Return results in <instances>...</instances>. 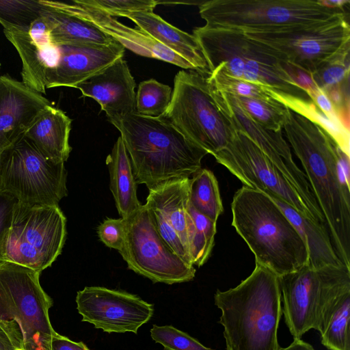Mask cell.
Segmentation results:
<instances>
[{
	"instance_id": "cell-10",
	"label": "cell",
	"mask_w": 350,
	"mask_h": 350,
	"mask_svg": "<svg viewBox=\"0 0 350 350\" xmlns=\"http://www.w3.org/2000/svg\"><path fill=\"white\" fill-rule=\"evenodd\" d=\"M66 218L59 206H30L17 202L5 249L4 261L41 273L62 253Z\"/></svg>"
},
{
	"instance_id": "cell-27",
	"label": "cell",
	"mask_w": 350,
	"mask_h": 350,
	"mask_svg": "<svg viewBox=\"0 0 350 350\" xmlns=\"http://www.w3.org/2000/svg\"><path fill=\"white\" fill-rule=\"evenodd\" d=\"M270 198L302 237L308 248L310 266L319 268L327 265H345L334 251L327 228L303 216L286 203L277 198Z\"/></svg>"
},
{
	"instance_id": "cell-26",
	"label": "cell",
	"mask_w": 350,
	"mask_h": 350,
	"mask_svg": "<svg viewBox=\"0 0 350 350\" xmlns=\"http://www.w3.org/2000/svg\"><path fill=\"white\" fill-rule=\"evenodd\" d=\"M110 176V190L116 208L126 219L134 214L142 204L137 197V183L129 154L120 136L106 159Z\"/></svg>"
},
{
	"instance_id": "cell-13",
	"label": "cell",
	"mask_w": 350,
	"mask_h": 350,
	"mask_svg": "<svg viewBox=\"0 0 350 350\" xmlns=\"http://www.w3.org/2000/svg\"><path fill=\"white\" fill-rule=\"evenodd\" d=\"M213 156L245 186L286 203L303 216L327 229L325 219L308 206L287 179L243 131L234 128L228 145Z\"/></svg>"
},
{
	"instance_id": "cell-39",
	"label": "cell",
	"mask_w": 350,
	"mask_h": 350,
	"mask_svg": "<svg viewBox=\"0 0 350 350\" xmlns=\"http://www.w3.org/2000/svg\"><path fill=\"white\" fill-rule=\"evenodd\" d=\"M148 208L154 226L161 239L176 254L188 264L193 265L191 257L175 230L165 221L159 211L150 207Z\"/></svg>"
},
{
	"instance_id": "cell-25",
	"label": "cell",
	"mask_w": 350,
	"mask_h": 350,
	"mask_svg": "<svg viewBox=\"0 0 350 350\" xmlns=\"http://www.w3.org/2000/svg\"><path fill=\"white\" fill-rule=\"evenodd\" d=\"M189 185L190 178L161 183L148 189L145 204L161 213L165 221L175 230L189 254V214L187 208L189 202Z\"/></svg>"
},
{
	"instance_id": "cell-15",
	"label": "cell",
	"mask_w": 350,
	"mask_h": 350,
	"mask_svg": "<svg viewBox=\"0 0 350 350\" xmlns=\"http://www.w3.org/2000/svg\"><path fill=\"white\" fill-rule=\"evenodd\" d=\"M210 88L219 108L234 127L245 133L258 146L308 206L325 219L306 174L293 159L290 146L283 137L282 131L275 132L262 127L245 112L232 95L211 85Z\"/></svg>"
},
{
	"instance_id": "cell-33",
	"label": "cell",
	"mask_w": 350,
	"mask_h": 350,
	"mask_svg": "<svg viewBox=\"0 0 350 350\" xmlns=\"http://www.w3.org/2000/svg\"><path fill=\"white\" fill-rule=\"evenodd\" d=\"M172 96V88L155 79L141 82L135 95V112L147 117L163 116Z\"/></svg>"
},
{
	"instance_id": "cell-11",
	"label": "cell",
	"mask_w": 350,
	"mask_h": 350,
	"mask_svg": "<svg viewBox=\"0 0 350 350\" xmlns=\"http://www.w3.org/2000/svg\"><path fill=\"white\" fill-rule=\"evenodd\" d=\"M347 17L280 29L241 31L276 51L286 64L309 76L350 44Z\"/></svg>"
},
{
	"instance_id": "cell-37",
	"label": "cell",
	"mask_w": 350,
	"mask_h": 350,
	"mask_svg": "<svg viewBox=\"0 0 350 350\" xmlns=\"http://www.w3.org/2000/svg\"><path fill=\"white\" fill-rule=\"evenodd\" d=\"M150 336L153 340L162 345L165 350H214L172 325H154Z\"/></svg>"
},
{
	"instance_id": "cell-42",
	"label": "cell",
	"mask_w": 350,
	"mask_h": 350,
	"mask_svg": "<svg viewBox=\"0 0 350 350\" xmlns=\"http://www.w3.org/2000/svg\"><path fill=\"white\" fill-rule=\"evenodd\" d=\"M21 345L12 328L0 322V350H16Z\"/></svg>"
},
{
	"instance_id": "cell-12",
	"label": "cell",
	"mask_w": 350,
	"mask_h": 350,
	"mask_svg": "<svg viewBox=\"0 0 350 350\" xmlns=\"http://www.w3.org/2000/svg\"><path fill=\"white\" fill-rule=\"evenodd\" d=\"M124 220L125 237L119 253L129 269L154 283L173 284L195 278L194 266L184 261L161 239L146 204Z\"/></svg>"
},
{
	"instance_id": "cell-45",
	"label": "cell",
	"mask_w": 350,
	"mask_h": 350,
	"mask_svg": "<svg viewBox=\"0 0 350 350\" xmlns=\"http://www.w3.org/2000/svg\"><path fill=\"white\" fill-rule=\"evenodd\" d=\"M16 350H25V349H17Z\"/></svg>"
},
{
	"instance_id": "cell-38",
	"label": "cell",
	"mask_w": 350,
	"mask_h": 350,
	"mask_svg": "<svg viewBox=\"0 0 350 350\" xmlns=\"http://www.w3.org/2000/svg\"><path fill=\"white\" fill-rule=\"evenodd\" d=\"M111 16H123L134 12H152L159 4L154 0H77Z\"/></svg>"
},
{
	"instance_id": "cell-46",
	"label": "cell",
	"mask_w": 350,
	"mask_h": 350,
	"mask_svg": "<svg viewBox=\"0 0 350 350\" xmlns=\"http://www.w3.org/2000/svg\"><path fill=\"white\" fill-rule=\"evenodd\" d=\"M0 69H1V62H0Z\"/></svg>"
},
{
	"instance_id": "cell-29",
	"label": "cell",
	"mask_w": 350,
	"mask_h": 350,
	"mask_svg": "<svg viewBox=\"0 0 350 350\" xmlns=\"http://www.w3.org/2000/svg\"><path fill=\"white\" fill-rule=\"evenodd\" d=\"M267 91L273 100L321 126L349 156V129L342 123L328 118L311 99H303L268 88Z\"/></svg>"
},
{
	"instance_id": "cell-31",
	"label": "cell",
	"mask_w": 350,
	"mask_h": 350,
	"mask_svg": "<svg viewBox=\"0 0 350 350\" xmlns=\"http://www.w3.org/2000/svg\"><path fill=\"white\" fill-rule=\"evenodd\" d=\"M188 241L193 265L202 266L214 246L216 223L198 213L189 202Z\"/></svg>"
},
{
	"instance_id": "cell-22",
	"label": "cell",
	"mask_w": 350,
	"mask_h": 350,
	"mask_svg": "<svg viewBox=\"0 0 350 350\" xmlns=\"http://www.w3.org/2000/svg\"><path fill=\"white\" fill-rule=\"evenodd\" d=\"M124 17L133 21L139 29L189 62L196 71L208 75L206 61L193 34L180 30L152 12H134Z\"/></svg>"
},
{
	"instance_id": "cell-18",
	"label": "cell",
	"mask_w": 350,
	"mask_h": 350,
	"mask_svg": "<svg viewBox=\"0 0 350 350\" xmlns=\"http://www.w3.org/2000/svg\"><path fill=\"white\" fill-rule=\"evenodd\" d=\"M58 58L46 72V88H75L77 85L123 57L124 47L118 42L57 46Z\"/></svg>"
},
{
	"instance_id": "cell-40",
	"label": "cell",
	"mask_w": 350,
	"mask_h": 350,
	"mask_svg": "<svg viewBox=\"0 0 350 350\" xmlns=\"http://www.w3.org/2000/svg\"><path fill=\"white\" fill-rule=\"evenodd\" d=\"M100 240L108 247L118 250L122 249L125 237V220L107 218L98 227Z\"/></svg>"
},
{
	"instance_id": "cell-5",
	"label": "cell",
	"mask_w": 350,
	"mask_h": 350,
	"mask_svg": "<svg viewBox=\"0 0 350 350\" xmlns=\"http://www.w3.org/2000/svg\"><path fill=\"white\" fill-rule=\"evenodd\" d=\"M208 74L220 72L303 99L310 97L294 68L276 51L239 30L206 25L193 31Z\"/></svg>"
},
{
	"instance_id": "cell-3",
	"label": "cell",
	"mask_w": 350,
	"mask_h": 350,
	"mask_svg": "<svg viewBox=\"0 0 350 350\" xmlns=\"http://www.w3.org/2000/svg\"><path fill=\"white\" fill-rule=\"evenodd\" d=\"M281 299L279 277L258 264L234 288L217 290L214 301L226 350H278Z\"/></svg>"
},
{
	"instance_id": "cell-7",
	"label": "cell",
	"mask_w": 350,
	"mask_h": 350,
	"mask_svg": "<svg viewBox=\"0 0 350 350\" xmlns=\"http://www.w3.org/2000/svg\"><path fill=\"white\" fill-rule=\"evenodd\" d=\"M40 274L0 261V322L14 328L25 350H51L57 334L49 319L53 301L40 285Z\"/></svg>"
},
{
	"instance_id": "cell-8",
	"label": "cell",
	"mask_w": 350,
	"mask_h": 350,
	"mask_svg": "<svg viewBox=\"0 0 350 350\" xmlns=\"http://www.w3.org/2000/svg\"><path fill=\"white\" fill-rule=\"evenodd\" d=\"M170 104L163 114L188 140L212 155L229 143L234 127L219 108L206 77L179 71Z\"/></svg>"
},
{
	"instance_id": "cell-16",
	"label": "cell",
	"mask_w": 350,
	"mask_h": 350,
	"mask_svg": "<svg viewBox=\"0 0 350 350\" xmlns=\"http://www.w3.org/2000/svg\"><path fill=\"white\" fill-rule=\"evenodd\" d=\"M77 308L82 321L107 333H137L154 312L153 305L123 291L86 286L77 292Z\"/></svg>"
},
{
	"instance_id": "cell-21",
	"label": "cell",
	"mask_w": 350,
	"mask_h": 350,
	"mask_svg": "<svg viewBox=\"0 0 350 350\" xmlns=\"http://www.w3.org/2000/svg\"><path fill=\"white\" fill-rule=\"evenodd\" d=\"M350 270L344 271L325 292L316 330L329 350H350Z\"/></svg>"
},
{
	"instance_id": "cell-36",
	"label": "cell",
	"mask_w": 350,
	"mask_h": 350,
	"mask_svg": "<svg viewBox=\"0 0 350 350\" xmlns=\"http://www.w3.org/2000/svg\"><path fill=\"white\" fill-rule=\"evenodd\" d=\"M206 79L211 86L226 94L279 103L271 98L267 87L236 79L220 72H210Z\"/></svg>"
},
{
	"instance_id": "cell-30",
	"label": "cell",
	"mask_w": 350,
	"mask_h": 350,
	"mask_svg": "<svg viewBox=\"0 0 350 350\" xmlns=\"http://www.w3.org/2000/svg\"><path fill=\"white\" fill-rule=\"evenodd\" d=\"M189 203L198 213L217 223L224 207L218 182L211 170L200 168L190 178Z\"/></svg>"
},
{
	"instance_id": "cell-24",
	"label": "cell",
	"mask_w": 350,
	"mask_h": 350,
	"mask_svg": "<svg viewBox=\"0 0 350 350\" xmlns=\"http://www.w3.org/2000/svg\"><path fill=\"white\" fill-rule=\"evenodd\" d=\"M3 33L21 59L22 82L31 90L45 94L46 72L57 62V46L53 44L40 46L31 39L28 31L5 29Z\"/></svg>"
},
{
	"instance_id": "cell-23",
	"label": "cell",
	"mask_w": 350,
	"mask_h": 350,
	"mask_svg": "<svg viewBox=\"0 0 350 350\" xmlns=\"http://www.w3.org/2000/svg\"><path fill=\"white\" fill-rule=\"evenodd\" d=\"M71 125L72 120L65 112L50 105L45 107L24 136L46 157L64 163L72 150L69 144Z\"/></svg>"
},
{
	"instance_id": "cell-17",
	"label": "cell",
	"mask_w": 350,
	"mask_h": 350,
	"mask_svg": "<svg viewBox=\"0 0 350 350\" xmlns=\"http://www.w3.org/2000/svg\"><path fill=\"white\" fill-rule=\"evenodd\" d=\"M44 2L51 8L90 22L120 43L124 48L137 55L156 58L184 69L195 70L194 67L189 62L165 47L146 32L139 28L127 27L99 10L82 4L77 0L72 1L70 3L46 0Z\"/></svg>"
},
{
	"instance_id": "cell-2",
	"label": "cell",
	"mask_w": 350,
	"mask_h": 350,
	"mask_svg": "<svg viewBox=\"0 0 350 350\" xmlns=\"http://www.w3.org/2000/svg\"><path fill=\"white\" fill-rule=\"evenodd\" d=\"M120 133L137 184L149 189L161 183L190 178L208 153L188 140L163 116L136 112L107 117Z\"/></svg>"
},
{
	"instance_id": "cell-19",
	"label": "cell",
	"mask_w": 350,
	"mask_h": 350,
	"mask_svg": "<svg viewBox=\"0 0 350 350\" xmlns=\"http://www.w3.org/2000/svg\"><path fill=\"white\" fill-rule=\"evenodd\" d=\"M51 103L8 75H0V153L14 144Z\"/></svg>"
},
{
	"instance_id": "cell-28",
	"label": "cell",
	"mask_w": 350,
	"mask_h": 350,
	"mask_svg": "<svg viewBox=\"0 0 350 350\" xmlns=\"http://www.w3.org/2000/svg\"><path fill=\"white\" fill-rule=\"evenodd\" d=\"M47 6L46 14L51 24L50 40L55 46L83 43L109 44L116 42L90 22Z\"/></svg>"
},
{
	"instance_id": "cell-20",
	"label": "cell",
	"mask_w": 350,
	"mask_h": 350,
	"mask_svg": "<svg viewBox=\"0 0 350 350\" xmlns=\"http://www.w3.org/2000/svg\"><path fill=\"white\" fill-rule=\"evenodd\" d=\"M135 82L129 66L120 57L75 86L83 96L95 100L107 117L135 112Z\"/></svg>"
},
{
	"instance_id": "cell-35",
	"label": "cell",
	"mask_w": 350,
	"mask_h": 350,
	"mask_svg": "<svg viewBox=\"0 0 350 350\" xmlns=\"http://www.w3.org/2000/svg\"><path fill=\"white\" fill-rule=\"evenodd\" d=\"M349 45L346 46L317 71L309 75L315 86L326 92L349 81Z\"/></svg>"
},
{
	"instance_id": "cell-44",
	"label": "cell",
	"mask_w": 350,
	"mask_h": 350,
	"mask_svg": "<svg viewBox=\"0 0 350 350\" xmlns=\"http://www.w3.org/2000/svg\"><path fill=\"white\" fill-rule=\"evenodd\" d=\"M278 350H315L309 343L301 339H294L292 343L286 347H280Z\"/></svg>"
},
{
	"instance_id": "cell-41",
	"label": "cell",
	"mask_w": 350,
	"mask_h": 350,
	"mask_svg": "<svg viewBox=\"0 0 350 350\" xmlns=\"http://www.w3.org/2000/svg\"><path fill=\"white\" fill-rule=\"evenodd\" d=\"M17 200L9 193L0 189V261H4V249L12 219V213Z\"/></svg>"
},
{
	"instance_id": "cell-9",
	"label": "cell",
	"mask_w": 350,
	"mask_h": 350,
	"mask_svg": "<svg viewBox=\"0 0 350 350\" xmlns=\"http://www.w3.org/2000/svg\"><path fill=\"white\" fill-rule=\"evenodd\" d=\"M64 162L44 154L26 137L0 153V189L30 206H59L68 195Z\"/></svg>"
},
{
	"instance_id": "cell-1",
	"label": "cell",
	"mask_w": 350,
	"mask_h": 350,
	"mask_svg": "<svg viewBox=\"0 0 350 350\" xmlns=\"http://www.w3.org/2000/svg\"><path fill=\"white\" fill-rule=\"evenodd\" d=\"M283 129L325 217L334 251L350 268L349 156L321 126L289 109Z\"/></svg>"
},
{
	"instance_id": "cell-4",
	"label": "cell",
	"mask_w": 350,
	"mask_h": 350,
	"mask_svg": "<svg viewBox=\"0 0 350 350\" xmlns=\"http://www.w3.org/2000/svg\"><path fill=\"white\" fill-rule=\"evenodd\" d=\"M232 226L253 252L256 264L278 277L308 264L302 237L265 193L243 185L231 204Z\"/></svg>"
},
{
	"instance_id": "cell-32",
	"label": "cell",
	"mask_w": 350,
	"mask_h": 350,
	"mask_svg": "<svg viewBox=\"0 0 350 350\" xmlns=\"http://www.w3.org/2000/svg\"><path fill=\"white\" fill-rule=\"evenodd\" d=\"M48 9L43 0H0V24L3 29L28 31Z\"/></svg>"
},
{
	"instance_id": "cell-14",
	"label": "cell",
	"mask_w": 350,
	"mask_h": 350,
	"mask_svg": "<svg viewBox=\"0 0 350 350\" xmlns=\"http://www.w3.org/2000/svg\"><path fill=\"white\" fill-rule=\"evenodd\" d=\"M345 265L314 268L308 264L279 277L282 298V312L293 339H301L316 329L319 304L330 284L345 270Z\"/></svg>"
},
{
	"instance_id": "cell-34",
	"label": "cell",
	"mask_w": 350,
	"mask_h": 350,
	"mask_svg": "<svg viewBox=\"0 0 350 350\" xmlns=\"http://www.w3.org/2000/svg\"><path fill=\"white\" fill-rule=\"evenodd\" d=\"M232 96L245 112L262 127L275 132L283 130L288 109L282 104Z\"/></svg>"
},
{
	"instance_id": "cell-6",
	"label": "cell",
	"mask_w": 350,
	"mask_h": 350,
	"mask_svg": "<svg viewBox=\"0 0 350 350\" xmlns=\"http://www.w3.org/2000/svg\"><path fill=\"white\" fill-rule=\"evenodd\" d=\"M199 12L210 27L245 31L280 29L347 16L345 8L320 0H211Z\"/></svg>"
},
{
	"instance_id": "cell-43",
	"label": "cell",
	"mask_w": 350,
	"mask_h": 350,
	"mask_svg": "<svg viewBox=\"0 0 350 350\" xmlns=\"http://www.w3.org/2000/svg\"><path fill=\"white\" fill-rule=\"evenodd\" d=\"M51 350H89L82 342H74L58 333L53 338Z\"/></svg>"
}]
</instances>
